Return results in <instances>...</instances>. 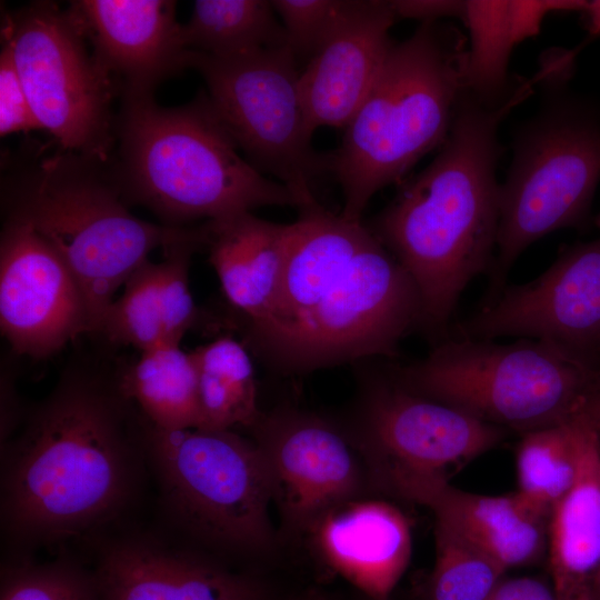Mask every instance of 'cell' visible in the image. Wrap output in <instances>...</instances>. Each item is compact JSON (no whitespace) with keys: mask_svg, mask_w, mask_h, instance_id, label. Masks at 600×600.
<instances>
[{"mask_svg":"<svg viewBox=\"0 0 600 600\" xmlns=\"http://www.w3.org/2000/svg\"><path fill=\"white\" fill-rule=\"evenodd\" d=\"M436 560L422 600H490L506 570L487 553L436 522Z\"/></svg>","mask_w":600,"mask_h":600,"instance_id":"obj_29","label":"cell"},{"mask_svg":"<svg viewBox=\"0 0 600 600\" xmlns=\"http://www.w3.org/2000/svg\"><path fill=\"white\" fill-rule=\"evenodd\" d=\"M1 36L42 130L64 150L111 162L119 89L70 10L31 2L4 16Z\"/></svg>","mask_w":600,"mask_h":600,"instance_id":"obj_11","label":"cell"},{"mask_svg":"<svg viewBox=\"0 0 600 600\" xmlns=\"http://www.w3.org/2000/svg\"><path fill=\"white\" fill-rule=\"evenodd\" d=\"M456 337H516L551 343L591 368L600 366V237L564 247L536 279L507 284L454 327Z\"/></svg>","mask_w":600,"mask_h":600,"instance_id":"obj_12","label":"cell"},{"mask_svg":"<svg viewBox=\"0 0 600 600\" xmlns=\"http://www.w3.org/2000/svg\"><path fill=\"white\" fill-rule=\"evenodd\" d=\"M594 223L598 228H600V213L596 217Z\"/></svg>","mask_w":600,"mask_h":600,"instance_id":"obj_40","label":"cell"},{"mask_svg":"<svg viewBox=\"0 0 600 600\" xmlns=\"http://www.w3.org/2000/svg\"><path fill=\"white\" fill-rule=\"evenodd\" d=\"M364 381L356 444L368 467L448 477L449 469L491 450L508 432L409 390L390 369L368 373Z\"/></svg>","mask_w":600,"mask_h":600,"instance_id":"obj_13","label":"cell"},{"mask_svg":"<svg viewBox=\"0 0 600 600\" xmlns=\"http://www.w3.org/2000/svg\"><path fill=\"white\" fill-rule=\"evenodd\" d=\"M361 600H374V599H371V598H368V597L362 596V597H361Z\"/></svg>","mask_w":600,"mask_h":600,"instance_id":"obj_41","label":"cell"},{"mask_svg":"<svg viewBox=\"0 0 600 600\" xmlns=\"http://www.w3.org/2000/svg\"><path fill=\"white\" fill-rule=\"evenodd\" d=\"M99 600H273L260 576L144 532L104 540L92 569Z\"/></svg>","mask_w":600,"mask_h":600,"instance_id":"obj_16","label":"cell"},{"mask_svg":"<svg viewBox=\"0 0 600 600\" xmlns=\"http://www.w3.org/2000/svg\"><path fill=\"white\" fill-rule=\"evenodd\" d=\"M143 438L162 510L183 539L217 557L271 552L272 484L254 441L233 430H162L146 419Z\"/></svg>","mask_w":600,"mask_h":600,"instance_id":"obj_8","label":"cell"},{"mask_svg":"<svg viewBox=\"0 0 600 600\" xmlns=\"http://www.w3.org/2000/svg\"><path fill=\"white\" fill-rule=\"evenodd\" d=\"M250 430L267 463L287 536H307L326 513L363 498L369 473L352 443L327 420L280 409L261 413Z\"/></svg>","mask_w":600,"mask_h":600,"instance_id":"obj_14","label":"cell"},{"mask_svg":"<svg viewBox=\"0 0 600 600\" xmlns=\"http://www.w3.org/2000/svg\"><path fill=\"white\" fill-rule=\"evenodd\" d=\"M191 353L197 369L198 428H252L262 412L247 346L231 336H221Z\"/></svg>","mask_w":600,"mask_h":600,"instance_id":"obj_25","label":"cell"},{"mask_svg":"<svg viewBox=\"0 0 600 600\" xmlns=\"http://www.w3.org/2000/svg\"><path fill=\"white\" fill-rule=\"evenodd\" d=\"M572 418L522 434L516 451L517 492L549 517L572 487L578 472Z\"/></svg>","mask_w":600,"mask_h":600,"instance_id":"obj_28","label":"cell"},{"mask_svg":"<svg viewBox=\"0 0 600 600\" xmlns=\"http://www.w3.org/2000/svg\"><path fill=\"white\" fill-rule=\"evenodd\" d=\"M582 0H509L510 29L514 44L536 37L544 18L554 12H581Z\"/></svg>","mask_w":600,"mask_h":600,"instance_id":"obj_33","label":"cell"},{"mask_svg":"<svg viewBox=\"0 0 600 600\" xmlns=\"http://www.w3.org/2000/svg\"><path fill=\"white\" fill-rule=\"evenodd\" d=\"M490 600H562L552 586L531 578L502 579Z\"/></svg>","mask_w":600,"mask_h":600,"instance_id":"obj_35","label":"cell"},{"mask_svg":"<svg viewBox=\"0 0 600 600\" xmlns=\"http://www.w3.org/2000/svg\"><path fill=\"white\" fill-rule=\"evenodd\" d=\"M578 472L553 507L548 524L551 586L562 600H588L600 567V437L580 414L572 418Z\"/></svg>","mask_w":600,"mask_h":600,"instance_id":"obj_23","label":"cell"},{"mask_svg":"<svg viewBox=\"0 0 600 600\" xmlns=\"http://www.w3.org/2000/svg\"><path fill=\"white\" fill-rule=\"evenodd\" d=\"M420 323L416 284L369 227L316 203L289 223L277 293L242 342L272 370L300 374L392 358Z\"/></svg>","mask_w":600,"mask_h":600,"instance_id":"obj_2","label":"cell"},{"mask_svg":"<svg viewBox=\"0 0 600 600\" xmlns=\"http://www.w3.org/2000/svg\"><path fill=\"white\" fill-rule=\"evenodd\" d=\"M467 47L459 30L421 22L392 43L369 94L330 153L346 219L362 221L373 196L400 183L427 153L441 147L466 90Z\"/></svg>","mask_w":600,"mask_h":600,"instance_id":"obj_6","label":"cell"},{"mask_svg":"<svg viewBox=\"0 0 600 600\" xmlns=\"http://www.w3.org/2000/svg\"><path fill=\"white\" fill-rule=\"evenodd\" d=\"M390 1L350 0L338 28L300 71L299 87L311 134L344 129L373 87L393 43Z\"/></svg>","mask_w":600,"mask_h":600,"instance_id":"obj_19","label":"cell"},{"mask_svg":"<svg viewBox=\"0 0 600 600\" xmlns=\"http://www.w3.org/2000/svg\"><path fill=\"white\" fill-rule=\"evenodd\" d=\"M116 130L111 164L123 197L162 224L299 206L289 188L241 156L206 92L174 108L159 106L153 94L122 97Z\"/></svg>","mask_w":600,"mask_h":600,"instance_id":"obj_5","label":"cell"},{"mask_svg":"<svg viewBox=\"0 0 600 600\" xmlns=\"http://www.w3.org/2000/svg\"><path fill=\"white\" fill-rule=\"evenodd\" d=\"M307 536L329 569L374 600H389L410 561L409 522L382 500L346 502L326 513Z\"/></svg>","mask_w":600,"mask_h":600,"instance_id":"obj_21","label":"cell"},{"mask_svg":"<svg viewBox=\"0 0 600 600\" xmlns=\"http://www.w3.org/2000/svg\"><path fill=\"white\" fill-rule=\"evenodd\" d=\"M204 246L221 291L239 316L241 331L258 323L277 293L284 267L289 223L252 212L204 221Z\"/></svg>","mask_w":600,"mask_h":600,"instance_id":"obj_22","label":"cell"},{"mask_svg":"<svg viewBox=\"0 0 600 600\" xmlns=\"http://www.w3.org/2000/svg\"><path fill=\"white\" fill-rule=\"evenodd\" d=\"M203 224L197 234L163 249L160 262H142L127 279L122 293L107 309L97 336L109 347L130 346L141 352L180 344L203 316L189 287L192 254L203 249Z\"/></svg>","mask_w":600,"mask_h":600,"instance_id":"obj_20","label":"cell"},{"mask_svg":"<svg viewBox=\"0 0 600 600\" xmlns=\"http://www.w3.org/2000/svg\"><path fill=\"white\" fill-rule=\"evenodd\" d=\"M469 32L466 89L488 107L506 102L509 60L516 47L510 29L509 0H466L462 20Z\"/></svg>","mask_w":600,"mask_h":600,"instance_id":"obj_27","label":"cell"},{"mask_svg":"<svg viewBox=\"0 0 600 600\" xmlns=\"http://www.w3.org/2000/svg\"><path fill=\"white\" fill-rule=\"evenodd\" d=\"M390 3L397 19L432 22L444 18L463 20L466 14L464 0H394Z\"/></svg>","mask_w":600,"mask_h":600,"instance_id":"obj_34","label":"cell"},{"mask_svg":"<svg viewBox=\"0 0 600 600\" xmlns=\"http://www.w3.org/2000/svg\"><path fill=\"white\" fill-rule=\"evenodd\" d=\"M296 600H330V599L326 597L324 594L313 592V593H308L307 596H303Z\"/></svg>","mask_w":600,"mask_h":600,"instance_id":"obj_39","label":"cell"},{"mask_svg":"<svg viewBox=\"0 0 600 600\" xmlns=\"http://www.w3.org/2000/svg\"><path fill=\"white\" fill-rule=\"evenodd\" d=\"M593 369L542 340L449 334L422 359L390 370L418 394L522 436L574 417Z\"/></svg>","mask_w":600,"mask_h":600,"instance_id":"obj_9","label":"cell"},{"mask_svg":"<svg viewBox=\"0 0 600 600\" xmlns=\"http://www.w3.org/2000/svg\"><path fill=\"white\" fill-rule=\"evenodd\" d=\"M117 367L118 360L69 364L1 444V527L14 549L10 559L92 536L138 497L148 470L144 418L121 392Z\"/></svg>","mask_w":600,"mask_h":600,"instance_id":"obj_1","label":"cell"},{"mask_svg":"<svg viewBox=\"0 0 600 600\" xmlns=\"http://www.w3.org/2000/svg\"><path fill=\"white\" fill-rule=\"evenodd\" d=\"M118 382L123 396L143 418L162 430L198 428L197 369L191 351L163 344L120 362Z\"/></svg>","mask_w":600,"mask_h":600,"instance_id":"obj_24","label":"cell"},{"mask_svg":"<svg viewBox=\"0 0 600 600\" xmlns=\"http://www.w3.org/2000/svg\"><path fill=\"white\" fill-rule=\"evenodd\" d=\"M527 93L524 83L502 104L488 107L466 89L439 153L401 183L368 226L416 284L420 329L434 343L449 337L466 287L492 266L500 216L498 132Z\"/></svg>","mask_w":600,"mask_h":600,"instance_id":"obj_3","label":"cell"},{"mask_svg":"<svg viewBox=\"0 0 600 600\" xmlns=\"http://www.w3.org/2000/svg\"><path fill=\"white\" fill-rule=\"evenodd\" d=\"M0 328L13 353L43 359L91 333L82 290L63 259L28 224L4 219Z\"/></svg>","mask_w":600,"mask_h":600,"instance_id":"obj_15","label":"cell"},{"mask_svg":"<svg viewBox=\"0 0 600 600\" xmlns=\"http://www.w3.org/2000/svg\"><path fill=\"white\" fill-rule=\"evenodd\" d=\"M188 67L203 78L214 113L248 162L289 188L298 209L316 201L312 186L331 172V157L311 143L290 49L228 58L189 50Z\"/></svg>","mask_w":600,"mask_h":600,"instance_id":"obj_10","label":"cell"},{"mask_svg":"<svg viewBox=\"0 0 600 600\" xmlns=\"http://www.w3.org/2000/svg\"><path fill=\"white\" fill-rule=\"evenodd\" d=\"M370 484L429 508L441 523L487 553L506 571L533 562L548 542L549 516L517 491L483 496L460 490L448 477L411 469L368 467Z\"/></svg>","mask_w":600,"mask_h":600,"instance_id":"obj_17","label":"cell"},{"mask_svg":"<svg viewBox=\"0 0 600 600\" xmlns=\"http://www.w3.org/2000/svg\"><path fill=\"white\" fill-rule=\"evenodd\" d=\"M588 32L593 37L600 36V0L586 1L580 12Z\"/></svg>","mask_w":600,"mask_h":600,"instance_id":"obj_37","label":"cell"},{"mask_svg":"<svg viewBox=\"0 0 600 600\" xmlns=\"http://www.w3.org/2000/svg\"><path fill=\"white\" fill-rule=\"evenodd\" d=\"M111 162L60 147L37 149L11 162L1 182L4 219L31 227L77 279L90 334L98 333L116 292L153 249L199 231V226L170 227L131 213Z\"/></svg>","mask_w":600,"mask_h":600,"instance_id":"obj_4","label":"cell"},{"mask_svg":"<svg viewBox=\"0 0 600 600\" xmlns=\"http://www.w3.org/2000/svg\"><path fill=\"white\" fill-rule=\"evenodd\" d=\"M176 7L168 0H80L69 10L122 98L151 96L161 81L188 68Z\"/></svg>","mask_w":600,"mask_h":600,"instance_id":"obj_18","label":"cell"},{"mask_svg":"<svg viewBox=\"0 0 600 600\" xmlns=\"http://www.w3.org/2000/svg\"><path fill=\"white\" fill-rule=\"evenodd\" d=\"M0 600H99L92 569L67 556L36 562L8 559L1 568Z\"/></svg>","mask_w":600,"mask_h":600,"instance_id":"obj_30","label":"cell"},{"mask_svg":"<svg viewBox=\"0 0 600 600\" xmlns=\"http://www.w3.org/2000/svg\"><path fill=\"white\" fill-rule=\"evenodd\" d=\"M588 600H600V567L591 581Z\"/></svg>","mask_w":600,"mask_h":600,"instance_id":"obj_38","label":"cell"},{"mask_svg":"<svg viewBox=\"0 0 600 600\" xmlns=\"http://www.w3.org/2000/svg\"><path fill=\"white\" fill-rule=\"evenodd\" d=\"M182 32L189 50L217 58L287 46L283 26L267 0H197Z\"/></svg>","mask_w":600,"mask_h":600,"instance_id":"obj_26","label":"cell"},{"mask_svg":"<svg viewBox=\"0 0 600 600\" xmlns=\"http://www.w3.org/2000/svg\"><path fill=\"white\" fill-rule=\"evenodd\" d=\"M578 413L591 424L600 437V366L593 369Z\"/></svg>","mask_w":600,"mask_h":600,"instance_id":"obj_36","label":"cell"},{"mask_svg":"<svg viewBox=\"0 0 600 600\" xmlns=\"http://www.w3.org/2000/svg\"><path fill=\"white\" fill-rule=\"evenodd\" d=\"M568 78L541 71V103L514 131L512 159L500 183L497 254L481 307L499 296L529 246L553 231L589 223L600 181V119L564 93Z\"/></svg>","mask_w":600,"mask_h":600,"instance_id":"obj_7","label":"cell"},{"mask_svg":"<svg viewBox=\"0 0 600 600\" xmlns=\"http://www.w3.org/2000/svg\"><path fill=\"white\" fill-rule=\"evenodd\" d=\"M42 130L23 88L8 46L0 54V133L1 137Z\"/></svg>","mask_w":600,"mask_h":600,"instance_id":"obj_32","label":"cell"},{"mask_svg":"<svg viewBox=\"0 0 600 600\" xmlns=\"http://www.w3.org/2000/svg\"><path fill=\"white\" fill-rule=\"evenodd\" d=\"M284 29L287 47L300 59H312L333 34L350 0L271 1Z\"/></svg>","mask_w":600,"mask_h":600,"instance_id":"obj_31","label":"cell"}]
</instances>
